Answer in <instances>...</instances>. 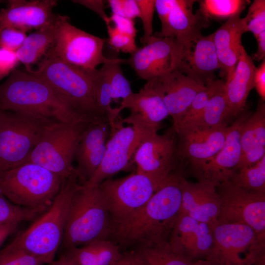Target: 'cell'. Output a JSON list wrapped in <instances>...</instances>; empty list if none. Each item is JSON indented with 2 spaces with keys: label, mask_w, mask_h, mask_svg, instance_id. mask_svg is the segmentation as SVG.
<instances>
[{
  "label": "cell",
  "mask_w": 265,
  "mask_h": 265,
  "mask_svg": "<svg viewBox=\"0 0 265 265\" xmlns=\"http://www.w3.org/2000/svg\"><path fill=\"white\" fill-rule=\"evenodd\" d=\"M172 39L153 35L144 46L125 59L139 78L149 81L161 80L175 70Z\"/></svg>",
  "instance_id": "cell-18"
},
{
  "label": "cell",
  "mask_w": 265,
  "mask_h": 265,
  "mask_svg": "<svg viewBox=\"0 0 265 265\" xmlns=\"http://www.w3.org/2000/svg\"><path fill=\"white\" fill-rule=\"evenodd\" d=\"M159 185L137 172L102 182L99 186L106 201L110 231L145 205Z\"/></svg>",
  "instance_id": "cell-11"
},
{
  "label": "cell",
  "mask_w": 265,
  "mask_h": 265,
  "mask_svg": "<svg viewBox=\"0 0 265 265\" xmlns=\"http://www.w3.org/2000/svg\"><path fill=\"white\" fill-rule=\"evenodd\" d=\"M158 81L163 94L164 102L172 119V127L176 132L192 101L205 85L177 70Z\"/></svg>",
  "instance_id": "cell-24"
},
{
  "label": "cell",
  "mask_w": 265,
  "mask_h": 265,
  "mask_svg": "<svg viewBox=\"0 0 265 265\" xmlns=\"http://www.w3.org/2000/svg\"><path fill=\"white\" fill-rule=\"evenodd\" d=\"M62 181L43 166L26 162L0 173V191L12 203L42 213L57 195Z\"/></svg>",
  "instance_id": "cell-6"
},
{
  "label": "cell",
  "mask_w": 265,
  "mask_h": 265,
  "mask_svg": "<svg viewBox=\"0 0 265 265\" xmlns=\"http://www.w3.org/2000/svg\"><path fill=\"white\" fill-rule=\"evenodd\" d=\"M53 46L56 55L63 61L86 71L96 69L111 60L103 54L106 40L72 25L69 17L57 14L54 21Z\"/></svg>",
  "instance_id": "cell-10"
},
{
  "label": "cell",
  "mask_w": 265,
  "mask_h": 265,
  "mask_svg": "<svg viewBox=\"0 0 265 265\" xmlns=\"http://www.w3.org/2000/svg\"><path fill=\"white\" fill-rule=\"evenodd\" d=\"M49 265H77L75 262L65 253L58 259L54 260Z\"/></svg>",
  "instance_id": "cell-53"
},
{
  "label": "cell",
  "mask_w": 265,
  "mask_h": 265,
  "mask_svg": "<svg viewBox=\"0 0 265 265\" xmlns=\"http://www.w3.org/2000/svg\"><path fill=\"white\" fill-rule=\"evenodd\" d=\"M220 200L217 223H239L265 238V193L238 187L228 180L216 187Z\"/></svg>",
  "instance_id": "cell-12"
},
{
  "label": "cell",
  "mask_w": 265,
  "mask_h": 265,
  "mask_svg": "<svg viewBox=\"0 0 265 265\" xmlns=\"http://www.w3.org/2000/svg\"><path fill=\"white\" fill-rule=\"evenodd\" d=\"M90 71L63 61L53 46L38 62L37 69L27 72L49 84L81 116L92 122L109 123L95 104Z\"/></svg>",
  "instance_id": "cell-4"
},
{
  "label": "cell",
  "mask_w": 265,
  "mask_h": 265,
  "mask_svg": "<svg viewBox=\"0 0 265 265\" xmlns=\"http://www.w3.org/2000/svg\"><path fill=\"white\" fill-rule=\"evenodd\" d=\"M224 82L222 80H214L207 82L204 88L195 97L182 120L178 130L193 125L201 115L209 99Z\"/></svg>",
  "instance_id": "cell-36"
},
{
  "label": "cell",
  "mask_w": 265,
  "mask_h": 265,
  "mask_svg": "<svg viewBox=\"0 0 265 265\" xmlns=\"http://www.w3.org/2000/svg\"><path fill=\"white\" fill-rule=\"evenodd\" d=\"M251 113L244 110L228 126L224 145L215 157L195 172L198 182L216 187L236 170L241 156L240 131Z\"/></svg>",
  "instance_id": "cell-17"
},
{
  "label": "cell",
  "mask_w": 265,
  "mask_h": 265,
  "mask_svg": "<svg viewBox=\"0 0 265 265\" xmlns=\"http://www.w3.org/2000/svg\"><path fill=\"white\" fill-rule=\"evenodd\" d=\"M41 213L37 210L12 203L0 191V224L8 223L19 224L21 222L33 219Z\"/></svg>",
  "instance_id": "cell-38"
},
{
  "label": "cell",
  "mask_w": 265,
  "mask_h": 265,
  "mask_svg": "<svg viewBox=\"0 0 265 265\" xmlns=\"http://www.w3.org/2000/svg\"><path fill=\"white\" fill-rule=\"evenodd\" d=\"M0 10V29L38 30L52 24L56 18L53 11L57 3L55 0H10Z\"/></svg>",
  "instance_id": "cell-20"
},
{
  "label": "cell",
  "mask_w": 265,
  "mask_h": 265,
  "mask_svg": "<svg viewBox=\"0 0 265 265\" xmlns=\"http://www.w3.org/2000/svg\"><path fill=\"white\" fill-rule=\"evenodd\" d=\"M196 1L181 0L161 24L160 31L153 34L173 40L175 69L182 59L191 52L202 35V29L209 26L210 19L199 9L195 13L193 12V6Z\"/></svg>",
  "instance_id": "cell-13"
},
{
  "label": "cell",
  "mask_w": 265,
  "mask_h": 265,
  "mask_svg": "<svg viewBox=\"0 0 265 265\" xmlns=\"http://www.w3.org/2000/svg\"><path fill=\"white\" fill-rule=\"evenodd\" d=\"M2 1H1V0H0V2H2Z\"/></svg>",
  "instance_id": "cell-56"
},
{
  "label": "cell",
  "mask_w": 265,
  "mask_h": 265,
  "mask_svg": "<svg viewBox=\"0 0 265 265\" xmlns=\"http://www.w3.org/2000/svg\"><path fill=\"white\" fill-rule=\"evenodd\" d=\"M181 0H155L157 10L161 24L166 20L171 12L180 3Z\"/></svg>",
  "instance_id": "cell-48"
},
{
  "label": "cell",
  "mask_w": 265,
  "mask_h": 265,
  "mask_svg": "<svg viewBox=\"0 0 265 265\" xmlns=\"http://www.w3.org/2000/svg\"><path fill=\"white\" fill-rule=\"evenodd\" d=\"M55 121L39 115L0 110V173L26 163L46 128Z\"/></svg>",
  "instance_id": "cell-7"
},
{
  "label": "cell",
  "mask_w": 265,
  "mask_h": 265,
  "mask_svg": "<svg viewBox=\"0 0 265 265\" xmlns=\"http://www.w3.org/2000/svg\"><path fill=\"white\" fill-rule=\"evenodd\" d=\"M112 14L132 20L139 18V8L136 0H109Z\"/></svg>",
  "instance_id": "cell-44"
},
{
  "label": "cell",
  "mask_w": 265,
  "mask_h": 265,
  "mask_svg": "<svg viewBox=\"0 0 265 265\" xmlns=\"http://www.w3.org/2000/svg\"><path fill=\"white\" fill-rule=\"evenodd\" d=\"M139 15L143 25L144 35L141 41L145 44L148 40L153 35V21L155 10V0H136Z\"/></svg>",
  "instance_id": "cell-42"
},
{
  "label": "cell",
  "mask_w": 265,
  "mask_h": 265,
  "mask_svg": "<svg viewBox=\"0 0 265 265\" xmlns=\"http://www.w3.org/2000/svg\"><path fill=\"white\" fill-rule=\"evenodd\" d=\"M228 180L241 188L265 193V156L253 164L235 170Z\"/></svg>",
  "instance_id": "cell-32"
},
{
  "label": "cell",
  "mask_w": 265,
  "mask_h": 265,
  "mask_svg": "<svg viewBox=\"0 0 265 265\" xmlns=\"http://www.w3.org/2000/svg\"><path fill=\"white\" fill-rule=\"evenodd\" d=\"M110 132L109 123L100 121L90 123L82 132L75 154V168L82 183L88 182L99 167Z\"/></svg>",
  "instance_id": "cell-22"
},
{
  "label": "cell",
  "mask_w": 265,
  "mask_h": 265,
  "mask_svg": "<svg viewBox=\"0 0 265 265\" xmlns=\"http://www.w3.org/2000/svg\"><path fill=\"white\" fill-rule=\"evenodd\" d=\"M256 39L257 41L258 49L251 57L253 61L259 62L265 59V31L260 33Z\"/></svg>",
  "instance_id": "cell-51"
},
{
  "label": "cell",
  "mask_w": 265,
  "mask_h": 265,
  "mask_svg": "<svg viewBox=\"0 0 265 265\" xmlns=\"http://www.w3.org/2000/svg\"><path fill=\"white\" fill-rule=\"evenodd\" d=\"M228 126L211 130L188 128L179 130L176 158L186 159L194 172L210 161L223 147Z\"/></svg>",
  "instance_id": "cell-19"
},
{
  "label": "cell",
  "mask_w": 265,
  "mask_h": 265,
  "mask_svg": "<svg viewBox=\"0 0 265 265\" xmlns=\"http://www.w3.org/2000/svg\"><path fill=\"white\" fill-rule=\"evenodd\" d=\"M199 9L209 19H228L237 14L241 13L248 0H197Z\"/></svg>",
  "instance_id": "cell-34"
},
{
  "label": "cell",
  "mask_w": 265,
  "mask_h": 265,
  "mask_svg": "<svg viewBox=\"0 0 265 265\" xmlns=\"http://www.w3.org/2000/svg\"><path fill=\"white\" fill-rule=\"evenodd\" d=\"M213 226L180 213L170 235L169 247L190 260L207 256L213 243Z\"/></svg>",
  "instance_id": "cell-21"
},
{
  "label": "cell",
  "mask_w": 265,
  "mask_h": 265,
  "mask_svg": "<svg viewBox=\"0 0 265 265\" xmlns=\"http://www.w3.org/2000/svg\"><path fill=\"white\" fill-rule=\"evenodd\" d=\"M255 88L263 101L265 100V59L256 67L253 78Z\"/></svg>",
  "instance_id": "cell-49"
},
{
  "label": "cell",
  "mask_w": 265,
  "mask_h": 265,
  "mask_svg": "<svg viewBox=\"0 0 265 265\" xmlns=\"http://www.w3.org/2000/svg\"><path fill=\"white\" fill-rule=\"evenodd\" d=\"M163 94L152 81H147L139 92H132L115 107L117 113L125 108L131 110L125 118L118 119L122 124H127L138 129L143 134L158 132L160 123L169 115L163 98Z\"/></svg>",
  "instance_id": "cell-16"
},
{
  "label": "cell",
  "mask_w": 265,
  "mask_h": 265,
  "mask_svg": "<svg viewBox=\"0 0 265 265\" xmlns=\"http://www.w3.org/2000/svg\"><path fill=\"white\" fill-rule=\"evenodd\" d=\"M47 261L22 251L3 248L0 250V265H44Z\"/></svg>",
  "instance_id": "cell-40"
},
{
  "label": "cell",
  "mask_w": 265,
  "mask_h": 265,
  "mask_svg": "<svg viewBox=\"0 0 265 265\" xmlns=\"http://www.w3.org/2000/svg\"><path fill=\"white\" fill-rule=\"evenodd\" d=\"M240 145L241 156L236 170L253 164L265 156V104L261 99L255 112L243 124Z\"/></svg>",
  "instance_id": "cell-28"
},
{
  "label": "cell",
  "mask_w": 265,
  "mask_h": 265,
  "mask_svg": "<svg viewBox=\"0 0 265 265\" xmlns=\"http://www.w3.org/2000/svg\"><path fill=\"white\" fill-rule=\"evenodd\" d=\"M182 176L174 171L169 174L145 205L111 228L108 239L122 252L168 244L180 214Z\"/></svg>",
  "instance_id": "cell-1"
},
{
  "label": "cell",
  "mask_w": 265,
  "mask_h": 265,
  "mask_svg": "<svg viewBox=\"0 0 265 265\" xmlns=\"http://www.w3.org/2000/svg\"><path fill=\"white\" fill-rule=\"evenodd\" d=\"M81 184L75 167L62 180L60 190L48 210L5 247L42 258L48 264L53 261L62 242L71 198Z\"/></svg>",
  "instance_id": "cell-3"
},
{
  "label": "cell",
  "mask_w": 265,
  "mask_h": 265,
  "mask_svg": "<svg viewBox=\"0 0 265 265\" xmlns=\"http://www.w3.org/2000/svg\"><path fill=\"white\" fill-rule=\"evenodd\" d=\"M26 32L10 27L0 29V48L16 52L22 45Z\"/></svg>",
  "instance_id": "cell-43"
},
{
  "label": "cell",
  "mask_w": 265,
  "mask_h": 265,
  "mask_svg": "<svg viewBox=\"0 0 265 265\" xmlns=\"http://www.w3.org/2000/svg\"><path fill=\"white\" fill-rule=\"evenodd\" d=\"M110 127L103 159L91 179L86 183L98 186L117 173L129 170L143 133L131 125L124 126L118 119Z\"/></svg>",
  "instance_id": "cell-15"
},
{
  "label": "cell",
  "mask_w": 265,
  "mask_h": 265,
  "mask_svg": "<svg viewBox=\"0 0 265 265\" xmlns=\"http://www.w3.org/2000/svg\"><path fill=\"white\" fill-rule=\"evenodd\" d=\"M213 233V245L206 259L216 265H252L264 252L265 238L247 225L217 223Z\"/></svg>",
  "instance_id": "cell-9"
},
{
  "label": "cell",
  "mask_w": 265,
  "mask_h": 265,
  "mask_svg": "<svg viewBox=\"0 0 265 265\" xmlns=\"http://www.w3.org/2000/svg\"><path fill=\"white\" fill-rule=\"evenodd\" d=\"M241 13L227 20L214 32L213 41L220 75L228 82L235 70L243 45L242 35L247 32L245 19Z\"/></svg>",
  "instance_id": "cell-25"
},
{
  "label": "cell",
  "mask_w": 265,
  "mask_h": 265,
  "mask_svg": "<svg viewBox=\"0 0 265 265\" xmlns=\"http://www.w3.org/2000/svg\"><path fill=\"white\" fill-rule=\"evenodd\" d=\"M3 78L0 77V80H2Z\"/></svg>",
  "instance_id": "cell-55"
},
{
  "label": "cell",
  "mask_w": 265,
  "mask_h": 265,
  "mask_svg": "<svg viewBox=\"0 0 265 265\" xmlns=\"http://www.w3.org/2000/svg\"><path fill=\"white\" fill-rule=\"evenodd\" d=\"M107 62L103 64L101 68L91 71L90 73L95 104L109 122L113 108L111 106L112 98Z\"/></svg>",
  "instance_id": "cell-33"
},
{
  "label": "cell",
  "mask_w": 265,
  "mask_h": 265,
  "mask_svg": "<svg viewBox=\"0 0 265 265\" xmlns=\"http://www.w3.org/2000/svg\"><path fill=\"white\" fill-rule=\"evenodd\" d=\"M125 59L112 58L107 62V65L109 74L112 100L129 97L133 92L130 83L124 76L121 64L124 63Z\"/></svg>",
  "instance_id": "cell-37"
},
{
  "label": "cell",
  "mask_w": 265,
  "mask_h": 265,
  "mask_svg": "<svg viewBox=\"0 0 265 265\" xmlns=\"http://www.w3.org/2000/svg\"><path fill=\"white\" fill-rule=\"evenodd\" d=\"M91 122L55 121L51 124L26 162L42 166L62 180L67 177L75 169L73 162L80 139Z\"/></svg>",
  "instance_id": "cell-8"
},
{
  "label": "cell",
  "mask_w": 265,
  "mask_h": 265,
  "mask_svg": "<svg viewBox=\"0 0 265 265\" xmlns=\"http://www.w3.org/2000/svg\"><path fill=\"white\" fill-rule=\"evenodd\" d=\"M180 213L213 226L217 223L220 200L216 187L204 183L191 182L181 178Z\"/></svg>",
  "instance_id": "cell-23"
},
{
  "label": "cell",
  "mask_w": 265,
  "mask_h": 265,
  "mask_svg": "<svg viewBox=\"0 0 265 265\" xmlns=\"http://www.w3.org/2000/svg\"><path fill=\"white\" fill-rule=\"evenodd\" d=\"M108 35V44L117 52L126 53H133L138 47L135 37L121 33L109 24L106 25Z\"/></svg>",
  "instance_id": "cell-41"
},
{
  "label": "cell",
  "mask_w": 265,
  "mask_h": 265,
  "mask_svg": "<svg viewBox=\"0 0 265 265\" xmlns=\"http://www.w3.org/2000/svg\"><path fill=\"white\" fill-rule=\"evenodd\" d=\"M54 21L51 25L27 36L21 47L16 51L19 60L25 65L26 71L31 70V65L39 62L53 46Z\"/></svg>",
  "instance_id": "cell-30"
},
{
  "label": "cell",
  "mask_w": 265,
  "mask_h": 265,
  "mask_svg": "<svg viewBox=\"0 0 265 265\" xmlns=\"http://www.w3.org/2000/svg\"><path fill=\"white\" fill-rule=\"evenodd\" d=\"M224 84L225 82L209 99L201 115L196 122L185 129L195 128L211 130L228 126L226 121L230 118L224 93Z\"/></svg>",
  "instance_id": "cell-31"
},
{
  "label": "cell",
  "mask_w": 265,
  "mask_h": 265,
  "mask_svg": "<svg viewBox=\"0 0 265 265\" xmlns=\"http://www.w3.org/2000/svg\"><path fill=\"white\" fill-rule=\"evenodd\" d=\"M176 133L172 127L162 134L153 132L143 135L133 157L136 172L160 184L173 172L177 158Z\"/></svg>",
  "instance_id": "cell-14"
},
{
  "label": "cell",
  "mask_w": 265,
  "mask_h": 265,
  "mask_svg": "<svg viewBox=\"0 0 265 265\" xmlns=\"http://www.w3.org/2000/svg\"><path fill=\"white\" fill-rule=\"evenodd\" d=\"M256 68L251 56L243 46L234 72L230 80L224 84V93L230 118H236L244 110L248 95L254 88Z\"/></svg>",
  "instance_id": "cell-27"
},
{
  "label": "cell",
  "mask_w": 265,
  "mask_h": 265,
  "mask_svg": "<svg viewBox=\"0 0 265 265\" xmlns=\"http://www.w3.org/2000/svg\"><path fill=\"white\" fill-rule=\"evenodd\" d=\"M110 228L105 197L98 186L81 184L73 194L61 243L65 250L108 239Z\"/></svg>",
  "instance_id": "cell-5"
},
{
  "label": "cell",
  "mask_w": 265,
  "mask_h": 265,
  "mask_svg": "<svg viewBox=\"0 0 265 265\" xmlns=\"http://www.w3.org/2000/svg\"><path fill=\"white\" fill-rule=\"evenodd\" d=\"M148 265H193L191 260L173 251L169 243L151 246L136 250Z\"/></svg>",
  "instance_id": "cell-35"
},
{
  "label": "cell",
  "mask_w": 265,
  "mask_h": 265,
  "mask_svg": "<svg viewBox=\"0 0 265 265\" xmlns=\"http://www.w3.org/2000/svg\"><path fill=\"white\" fill-rule=\"evenodd\" d=\"M20 61L15 52L0 48V77L3 78L13 71Z\"/></svg>",
  "instance_id": "cell-45"
},
{
  "label": "cell",
  "mask_w": 265,
  "mask_h": 265,
  "mask_svg": "<svg viewBox=\"0 0 265 265\" xmlns=\"http://www.w3.org/2000/svg\"><path fill=\"white\" fill-rule=\"evenodd\" d=\"M65 251L77 265H113L122 254L118 245L108 239H96Z\"/></svg>",
  "instance_id": "cell-29"
},
{
  "label": "cell",
  "mask_w": 265,
  "mask_h": 265,
  "mask_svg": "<svg viewBox=\"0 0 265 265\" xmlns=\"http://www.w3.org/2000/svg\"><path fill=\"white\" fill-rule=\"evenodd\" d=\"M18 223H8L0 224V246L5 239L17 229Z\"/></svg>",
  "instance_id": "cell-52"
},
{
  "label": "cell",
  "mask_w": 265,
  "mask_h": 265,
  "mask_svg": "<svg viewBox=\"0 0 265 265\" xmlns=\"http://www.w3.org/2000/svg\"><path fill=\"white\" fill-rule=\"evenodd\" d=\"M219 64L213 41V33L202 35L191 52L184 56L176 69L201 84L215 79V72Z\"/></svg>",
  "instance_id": "cell-26"
},
{
  "label": "cell",
  "mask_w": 265,
  "mask_h": 265,
  "mask_svg": "<svg viewBox=\"0 0 265 265\" xmlns=\"http://www.w3.org/2000/svg\"><path fill=\"white\" fill-rule=\"evenodd\" d=\"M0 110L34 114L63 122H91L77 113L44 81L16 69L0 85Z\"/></svg>",
  "instance_id": "cell-2"
},
{
  "label": "cell",
  "mask_w": 265,
  "mask_h": 265,
  "mask_svg": "<svg viewBox=\"0 0 265 265\" xmlns=\"http://www.w3.org/2000/svg\"><path fill=\"white\" fill-rule=\"evenodd\" d=\"M113 265H148L142 257L135 251L122 252L119 259Z\"/></svg>",
  "instance_id": "cell-50"
},
{
  "label": "cell",
  "mask_w": 265,
  "mask_h": 265,
  "mask_svg": "<svg viewBox=\"0 0 265 265\" xmlns=\"http://www.w3.org/2000/svg\"><path fill=\"white\" fill-rule=\"evenodd\" d=\"M110 24L119 32L136 37L137 30L135 27L134 21L130 19L112 14L109 17Z\"/></svg>",
  "instance_id": "cell-46"
},
{
  "label": "cell",
  "mask_w": 265,
  "mask_h": 265,
  "mask_svg": "<svg viewBox=\"0 0 265 265\" xmlns=\"http://www.w3.org/2000/svg\"><path fill=\"white\" fill-rule=\"evenodd\" d=\"M193 265H216L210 261L208 260H198V261L196 262L195 263H193Z\"/></svg>",
  "instance_id": "cell-54"
},
{
  "label": "cell",
  "mask_w": 265,
  "mask_h": 265,
  "mask_svg": "<svg viewBox=\"0 0 265 265\" xmlns=\"http://www.w3.org/2000/svg\"><path fill=\"white\" fill-rule=\"evenodd\" d=\"M73 2L82 5L98 14L105 22L106 25L110 24V20L106 13L104 2L101 0H77Z\"/></svg>",
  "instance_id": "cell-47"
},
{
  "label": "cell",
  "mask_w": 265,
  "mask_h": 265,
  "mask_svg": "<svg viewBox=\"0 0 265 265\" xmlns=\"http://www.w3.org/2000/svg\"><path fill=\"white\" fill-rule=\"evenodd\" d=\"M247 32H251L255 38L265 31V0H255L244 17Z\"/></svg>",
  "instance_id": "cell-39"
}]
</instances>
